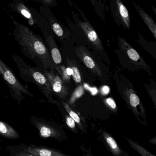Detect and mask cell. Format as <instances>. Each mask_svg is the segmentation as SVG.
<instances>
[{"mask_svg": "<svg viewBox=\"0 0 156 156\" xmlns=\"http://www.w3.org/2000/svg\"><path fill=\"white\" fill-rule=\"evenodd\" d=\"M10 17L14 25L13 36L23 54L41 70H54L55 65L45 43L27 26Z\"/></svg>", "mask_w": 156, "mask_h": 156, "instance_id": "obj_1", "label": "cell"}, {"mask_svg": "<svg viewBox=\"0 0 156 156\" xmlns=\"http://www.w3.org/2000/svg\"><path fill=\"white\" fill-rule=\"evenodd\" d=\"M12 56L18 67L21 78L25 82L36 85L48 101L53 103L51 86L46 76L39 68L27 64L21 57L17 55H12Z\"/></svg>", "mask_w": 156, "mask_h": 156, "instance_id": "obj_2", "label": "cell"}, {"mask_svg": "<svg viewBox=\"0 0 156 156\" xmlns=\"http://www.w3.org/2000/svg\"><path fill=\"white\" fill-rule=\"evenodd\" d=\"M0 76L9 87L12 98L20 105L22 102L25 100L26 95L33 98L34 96L26 87L22 84L13 73L12 70L0 59Z\"/></svg>", "mask_w": 156, "mask_h": 156, "instance_id": "obj_3", "label": "cell"}, {"mask_svg": "<svg viewBox=\"0 0 156 156\" xmlns=\"http://www.w3.org/2000/svg\"><path fill=\"white\" fill-rule=\"evenodd\" d=\"M30 120L31 124L38 129L41 138L46 139L54 138L56 139L60 136L59 129L52 121L36 116H31Z\"/></svg>", "mask_w": 156, "mask_h": 156, "instance_id": "obj_4", "label": "cell"}, {"mask_svg": "<svg viewBox=\"0 0 156 156\" xmlns=\"http://www.w3.org/2000/svg\"><path fill=\"white\" fill-rule=\"evenodd\" d=\"M78 25L93 46L97 50L101 51L103 48L102 41L91 24L88 22L80 21L78 22Z\"/></svg>", "mask_w": 156, "mask_h": 156, "instance_id": "obj_5", "label": "cell"}, {"mask_svg": "<svg viewBox=\"0 0 156 156\" xmlns=\"http://www.w3.org/2000/svg\"><path fill=\"white\" fill-rule=\"evenodd\" d=\"M27 150L33 156H61L64 154L58 151L51 148L42 145L31 144L28 146Z\"/></svg>", "mask_w": 156, "mask_h": 156, "instance_id": "obj_6", "label": "cell"}, {"mask_svg": "<svg viewBox=\"0 0 156 156\" xmlns=\"http://www.w3.org/2000/svg\"><path fill=\"white\" fill-rule=\"evenodd\" d=\"M0 136L10 140H17L21 138L16 129L8 123L1 120H0Z\"/></svg>", "mask_w": 156, "mask_h": 156, "instance_id": "obj_7", "label": "cell"}, {"mask_svg": "<svg viewBox=\"0 0 156 156\" xmlns=\"http://www.w3.org/2000/svg\"><path fill=\"white\" fill-rule=\"evenodd\" d=\"M134 6L136 9L137 11L138 12L140 16L141 17L149 30L151 32V33L154 36V38H156V23L153 20V19L147 14L146 13L143 9H141L138 5H137L136 3H133Z\"/></svg>", "mask_w": 156, "mask_h": 156, "instance_id": "obj_8", "label": "cell"}, {"mask_svg": "<svg viewBox=\"0 0 156 156\" xmlns=\"http://www.w3.org/2000/svg\"><path fill=\"white\" fill-rule=\"evenodd\" d=\"M28 146L24 143L18 145L9 146L7 149L9 152L10 156H33L32 154L27 150Z\"/></svg>", "mask_w": 156, "mask_h": 156, "instance_id": "obj_9", "label": "cell"}, {"mask_svg": "<svg viewBox=\"0 0 156 156\" xmlns=\"http://www.w3.org/2000/svg\"><path fill=\"white\" fill-rule=\"evenodd\" d=\"M119 43L121 48L125 50L128 56L129 57L131 60L135 62H137L140 59L139 54L137 52L132 48L126 41L125 39L119 37Z\"/></svg>", "mask_w": 156, "mask_h": 156, "instance_id": "obj_10", "label": "cell"}, {"mask_svg": "<svg viewBox=\"0 0 156 156\" xmlns=\"http://www.w3.org/2000/svg\"><path fill=\"white\" fill-rule=\"evenodd\" d=\"M116 2L118 10L122 22L127 29H130V18L127 9L120 0H116Z\"/></svg>", "mask_w": 156, "mask_h": 156, "instance_id": "obj_11", "label": "cell"}, {"mask_svg": "<svg viewBox=\"0 0 156 156\" xmlns=\"http://www.w3.org/2000/svg\"><path fill=\"white\" fill-rule=\"evenodd\" d=\"M12 8L16 11L20 13L22 15L27 18L30 21V22L34 23L32 15L29 9L27 8L24 4L20 1H16L11 4Z\"/></svg>", "mask_w": 156, "mask_h": 156, "instance_id": "obj_12", "label": "cell"}, {"mask_svg": "<svg viewBox=\"0 0 156 156\" xmlns=\"http://www.w3.org/2000/svg\"><path fill=\"white\" fill-rule=\"evenodd\" d=\"M64 106L65 108L66 109L68 113H69V115L72 118H73L74 119L76 123H80V119L79 118V116L78 115L74 112V111H72L70 109V108L68 106V105L65 103H63Z\"/></svg>", "mask_w": 156, "mask_h": 156, "instance_id": "obj_13", "label": "cell"}, {"mask_svg": "<svg viewBox=\"0 0 156 156\" xmlns=\"http://www.w3.org/2000/svg\"><path fill=\"white\" fill-rule=\"evenodd\" d=\"M106 140L107 142L108 143L110 147L113 150V151L115 152L119 153V150L117 144L115 140L111 137L108 136Z\"/></svg>", "mask_w": 156, "mask_h": 156, "instance_id": "obj_14", "label": "cell"}, {"mask_svg": "<svg viewBox=\"0 0 156 156\" xmlns=\"http://www.w3.org/2000/svg\"><path fill=\"white\" fill-rule=\"evenodd\" d=\"M73 70V78L76 82L77 83H79L81 81V75H80V72L77 67L76 66H73L72 68Z\"/></svg>", "mask_w": 156, "mask_h": 156, "instance_id": "obj_15", "label": "cell"}, {"mask_svg": "<svg viewBox=\"0 0 156 156\" xmlns=\"http://www.w3.org/2000/svg\"><path fill=\"white\" fill-rule=\"evenodd\" d=\"M129 102L132 107H136L140 103L139 98L138 96L136 94H131L129 96Z\"/></svg>", "mask_w": 156, "mask_h": 156, "instance_id": "obj_16", "label": "cell"}, {"mask_svg": "<svg viewBox=\"0 0 156 156\" xmlns=\"http://www.w3.org/2000/svg\"><path fill=\"white\" fill-rule=\"evenodd\" d=\"M83 88H82L81 86L79 87L76 89V91H75L73 97H72V99H71L72 102V101L73 102L76 98L80 97L83 94Z\"/></svg>", "mask_w": 156, "mask_h": 156, "instance_id": "obj_17", "label": "cell"}, {"mask_svg": "<svg viewBox=\"0 0 156 156\" xmlns=\"http://www.w3.org/2000/svg\"><path fill=\"white\" fill-rule=\"evenodd\" d=\"M75 121L74 120V119L70 117H68L66 118V124L69 127L71 128H73L75 126Z\"/></svg>", "mask_w": 156, "mask_h": 156, "instance_id": "obj_18", "label": "cell"}, {"mask_svg": "<svg viewBox=\"0 0 156 156\" xmlns=\"http://www.w3.org/2000/svg\"><path fill=\"white\" fill-rule=\"evenodd\" d=\"M106 102L107 103L108 105L113 109H115L116 108V105L115 101L111 98H107Z\"/></svg>", "mask_w": 156, "mask_h": 156, "instance_id": "obj_19", "label": "cell"}, {"mask_svg": "<svg viewBox=\"0 0 156 156\" xmlns=\"http://www.w3.org/2000/svg\"><path fill=\"white\" fill-rule=\"evenodd\" d=\"M84 87L87 90H89L92 93V94L95 95L98 93V90L96 87H90L88 85L85 84Z\"/></svg>", "mask_w": 156, "mask_h": 156, "instance_id": "obj_20", "label": "cell"}, {"mask_svg": "<svg viewBox=\"0 0 156 156\" xmlns=\"http://www.w3.org/2000/svg\"><path fill=\"white\" fill-rule=\"evenodd\" d=\"M38 2H40L44 5H49L51 6L54 3V0H37Z\"/></svg>", "mask_w": 156, "mask_h": 156, "instance_id": "obj_21", "label": "cell"}, {"mask_svg": "<svg viewBox=\"0 0 156 156\" xmlns=\"http://www.w3.org/2000/svg\"><path fill=\"white\" fill-rule=\"evenodd\" d=\"M109 87L107 86H105L102 88V92L104 94H107L109 93Z\"/></svg>", "mask_w": 156, "mask_h": 156, "instance_id": "obj_22", "label": "cell"}, {"mask_svg": "<svg viewBox=\"0 0 156 156\" xmlns=\"http://www.w3.org/2000/svg\"><path fill=\"white\" fill-rule=\"evenodd\" d=\"M66 74L68 75V76L71 75L73 74V70L72 68L68 67V68L66 69Z\"/></svg>", "mask_w": 156, "mask_h": 156, "instance_id": "obj_23", "label": "cell"}, {"mask_svg": "<svg viewBox=\"0 0 156 156\" xmlns=\"http://www.w3.org/2000/svg\"><path fill=\"white\" fill-rule=\"evenodd\" d=\"M91 3H92L94 6H95L96 2V0H90Z\"/></svg>", "mask_w": 156, "mask_h": 156, "instance_id": "obj_24", "label": "cell"}, {"mask_svg": "<svg viewBox=\"0 0 156 156\" xmlns=\"http://www.w3.org/2000/svg\"><path fill=\"white\" fill-rule=\"evenodd\" d=\"M1 150V146H0V151Z\"/></svg>", "mask_w": 156, "mask_h": 156, "instance_id": "obj_25", "label": "cell"}]
</instances>
